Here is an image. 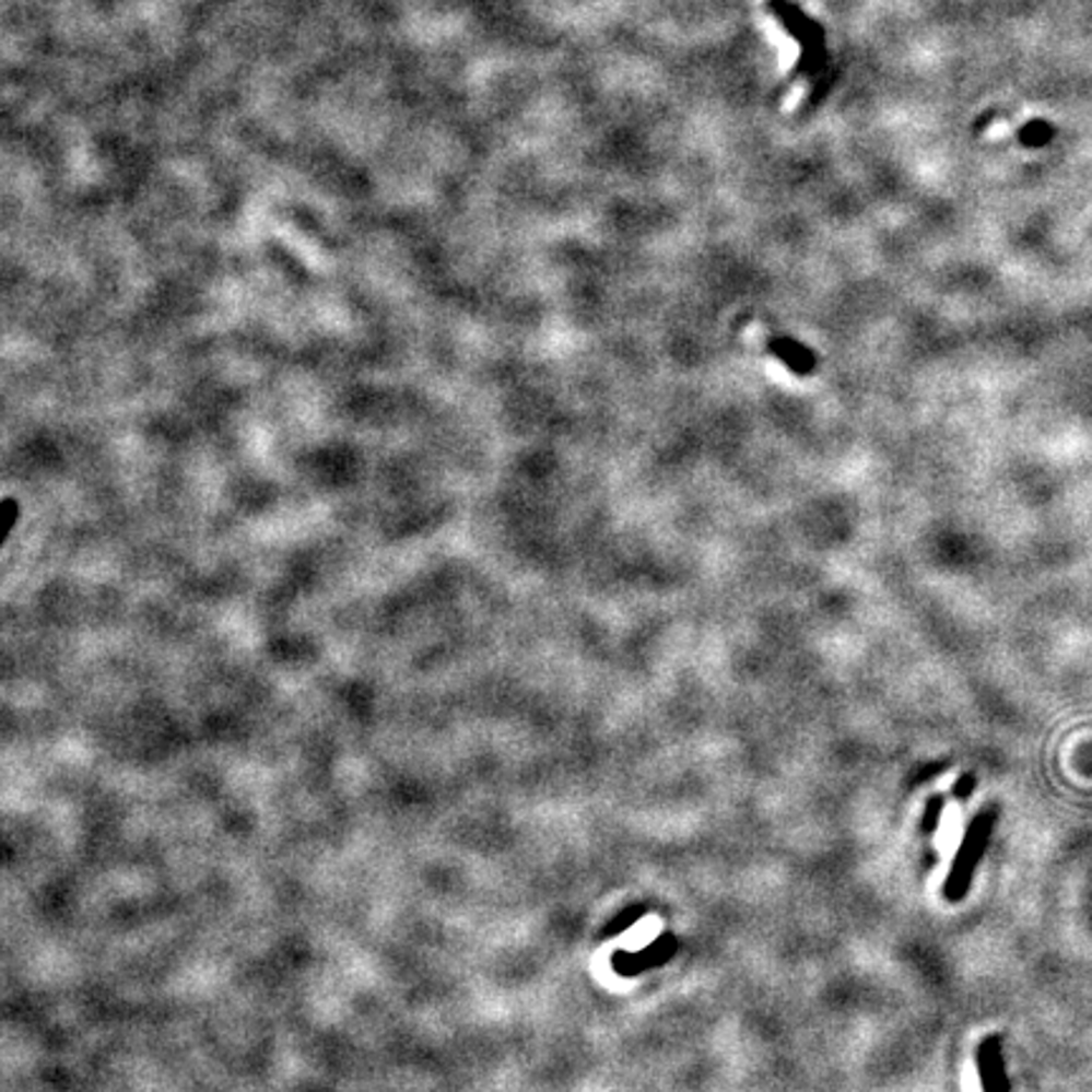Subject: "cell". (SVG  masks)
Segmentation results:
<instances>
[{"label":"cell","mask_w":1092,"mask_h":1092,"mask_svg":"<svg viewBox=\"0 0 1092 1092\" xmlns=\"http://www.w3.org/2000/svg\"><path fill=\"white\" fill-rule=\"evenodd\" d=\"M994 822H997V812H994L991 807L984 809V812H978L974 820L968 822L966 835H964V839H961L959 853L951 862L949 878H946V883H943L946 901L959 903L966 897L971 880H974V876H976L978 862L984 860L986 847H989Z\"/></svg>","instance_id":"6da1fadb"},{"label":"cell","mask_w":1092,"mask_h":1092,"mask_svg":"<svg viewBox=\"0 0 1092 1092\" xmlns=\"http://www.w3.org/2000/svg\"><path fill=\"white\" fill-rule=\"evenodd\" d=\"M678 949H681L678 938L670 934V930H666V934H660L658 938H655V941L645 943L643 949L614 951L612 959H610V966H612L614 974L622 976V978H635V976L645 974V971L666 966L668 961L676 959Z\"/></svg>","instance_id":"7a4b0ae2"},{"label":"cell","mask_w":1092,"mask_h":1092,"mask_svg":"<svg viewBox=\"0 0 1092 1092\" xmlns=\"http://www.w3.org/2000/svg\"><path fill=\"white\" fill-rule=\"evenodd\" d=\"M772 8H774V13L779 15L784 26H787V31H791L799 38V44H802L807 51H805V63H809V74L817 69V63L812 61L814 59V48L817 51H824L822 48V31L817 23H812L807 19V15L799 11V8H795L791 3H787V0H772Z\"/></svg>","instance_id":"3957f363"},{"label":"cell","mask_w":1092,"mask_h":1092,"mask_svg":"<svg viewBox=\"0 0 1092 1092\" xmlns=\"http://www.w3.org/2000/svg\"><path fill=\"white\" fill-rule=\"evenodd\" d=\"M978 1078H982L984 1092H1009L999 1037L984 1040L982 1047H978Z\"/></svg>","instance_id":"277c9868"},{"label":"cell","mask_w":1092,"mask_h":1092,"mask_svg":"<svg viewBox=\"0 0 1092 1092\" xmlns=\"http://www.w3.org/2000/svg\"><path fill=\"white\" fill-rule=\"evenodd\" d=\"M768 350H772L776 357H779L784 364L791 372H797V375H809V372H814V354L807 350V347H802L799 342H795V339H772V342H766Z\"/></svg>","instance_id":"5b68a950"},{"label":"cell","mask_w":1092,"mask_h":1092,"mask_svg":"<svg viewBox=\"0 0 1092 1092\" xmlns=\"http://www.w3.org/2000/svg\"><path fill=\"white\" fill-rule=\"evenodd\" d=\"M647 916V905H630V908H622L612 920H607L600 930V938H618L625 934V930L633 928L637 920Z\"/></svg>","instance_id":"8992f818"},{"label":"cell","mask_w":1092,"mask_h":1092,"mask_svg":"<svg viewBox=\"0 0 1092 1092\" xmlns=\"http://www.w3.org/2000/svg\"><path fill=\"white\" fill-rule=\"evenodd\" d=\"M1052 137H1055V129H1052L1045 119H1034L1022 129V132H1019V140H1022L1026 148H1045Z\"/></svg>","instance_id":"52a82bcc"},{"label":"cell","mask_w":1092,"mask_h":1092,"mask_svg":"<svg viewBox=\"0 0 1092 1092\" xmlns=\"http://www.w3.org/2000/svg\"><path fill=\"white\" fill-rule=\"evenodd\" d=\"M941 814H943V797H930L928 805H926L924 822H920V830H924L926 837H934L936 835L938 820H941Z\"/></svg>","instance_id":"ba28073f"},{"label":"cell","mask_w":1092,"mask_h":1092,"mask_svg":"<svg viewBox=\"0 0 1092 1092\" xmlns=\"http://www.w3.org/2000/svg\"><path fill=\"white\" fill-rule=\"evenodd\" d=\"M974 787H976V779L971 774H964L961 779L956 782V787H953V797L956 799H968L971 795H974Z\"/></svg>","instance_id":"9c48e42d"}]
</instances>
